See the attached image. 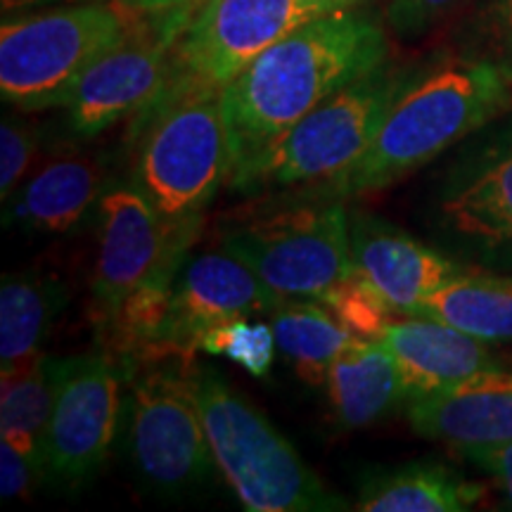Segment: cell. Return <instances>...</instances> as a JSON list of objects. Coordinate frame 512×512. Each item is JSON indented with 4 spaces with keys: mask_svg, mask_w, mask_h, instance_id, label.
<instances>
[{
    "mask_svg": "<svg viewBox=\"0 0 512 512\" xmlns=\"http://www.w3.org/2000/svg\"><path fill=\"white\" fill-rule=\"evenodd\" d=\"M136 10L107 0L12 12L0 27V93L24 112L64 107L88 67L124 38Z\"/></svg>",
    "mask_w": 512,
    "mask_h": 512,
    "instance_id": "cell-7",
    "label": "cell"
},
{
    "mask_svg": "<svg viewBox=\"0 0 512 512\" xmlns=\"http://www.w3.org/2000/svg\"><path fill=\"white\" fill-rule=\"evenodd\" d=\"M463 458L482 467L484 472H489L498 484V489L503 491L505 501L512 508V441L498 446H484V448H465Z\"/></svg>",
    "mask_w": 512,
    "mask_h": 512,
    "instance_id": "cell-31",
    "label": "cell"
},
{
    "mask_svg": "<svg viewBox=\"0 0 512 512\" xmlns=\"http://www.w3.org/2000/svg\"><path fill=\"white\" fill-rule=\"evenodd\" d=\"M36 482H41L36 465L17 446L0 439V494L5 501L29 496Z\"/></svg>",
    "mask_w": 512,
    "mask_h": 512,
    "instance_id": "cell-30",
    "label": "cell"
},
{
    "mask_svg": "<svg viewBox=\"0 0 512 512\" xmlns=\"http://www.w3.org/2000/svg\"><path fill=\"white\" fill-rule=\"evenodd\" d=\"M325 384L332 415L344 430L375 425L406 401L399 366L382 339H351L330 363Z\"/></svg>",
    "mask_w": 512,
    "mask_h": 512,
    "instance_id": "cell-19",
    "label": "cell"
},
{
    "mask_svg": "<svg viewBox=\"0 0 512 512\" xmlns=\"http://www.w3.org/2000/svg\"><path fill=\"white\" fill-rule=\"evenodd\" d=\"M411 69L413 64L384 62L339 88L249 159L228 185L247 195L280 192L294 200L330 183L363 155Z\"/></svg>",
    "mask_w": 512,
    "mask_h": 512,
    "instance_id": "cell-5",
    "label": "cell"
},
{
    "mask_svg": "<svg viewBox=\"0 0 512 512\" xmlns=\"http://www.w3.org/2000/svg\"><path fill=\"white\" fill-rule=\"evenodd\" d=\"M467 3L472 0H387L384 17L394 34L418 38L463 10Z\"/></svg>",
    "mask_w": 512,
    "mask_h": 512,
    "instance_id": "cell-29",
    "label": "cell"
},
{
    "mask_svg": "<svg viewBox=\"0 0 512 512\" xmlns=\"http://www.w3.org/2000/svg\"><path fill=\"white\" fill-rule=\"evenodd\" d=\"M278 302V294L268 290L252 268L226 249L188 254L171 290L164 344L197 351L204 332L214 325L256 313L268 316Z\"/></svg>",
    "mask_w": 512,
    "mask_h": 512,
    "instance_id": "cell-13",
    "label": "cell"
},
{
    "mask_svg": "<svg viewBox=\"0 0 512 512\" xmlns=\"http://www.w3.org/2000/svg\"><path fill=\"white\" fill-rule=\"evenodd\" d=\"M197 392L211 456L242 508L252 512L349 508L342 496L320 482L271 420L235 392L221 373L202 366Z\"/></svg>",
    "mask_w": 512,
    "mask_h": 512,
    "instance_id": "cell-6",
    "label": "cell"
},
{
    "mask_svg": "<svg viewBox=\"0 0 512 512\" xmlns=\"http://www.w3.org/2000/svg\"><path fill=\"white\" fill-rule=\"evenodd\" d=\"M406 415L420 437L465 448L512 441V373L482 370L444 392L406 401Z\"/></svg>",
    "mask_w": 512,
    "mask_h": 512,
    "instance_id": "cell-16",
    "label": "cell"
},
{
    "mask_svg": "<svg viewBox=\"0 0 512 512\" xmlns=\"http://www.w3.org/2000/svg\"><path fill=\"white\" fill-rule=\"evenodd\" d=\"M437 209L446 233L465 247L512 259V128L448 174Z\"/></svg>",
    "mask_w": 512,
    "mask_h": 512,
    "instance_id": "cell-14",
    "label": "cell"
},
{
    "mask_svg": "<svg viewBox=\"0 0 512 512\" xmlns=\"http://www.w3.org/2000/svg\"><path fill=\"white\" fill-rule=\"evenodd\" d=\"M408 399L430 396L482 370L498 368L489 342L427 316L394 318L382 335Z\"/></svg>",
    "mask_w": 512,
    "mask_h": 512,
    "instance_id": "cell-17",
    "label": "cell"
},
{
    "mask_svg": "<svg viewBox=\"0 0 512 512\" xmlns=\"http://www.w3.org/2000/svg\"><path fill=\"white\" fill-rule=\"evenodd\" d=\"M95 216L98 256L91 285V320L95 328H100L114 316L128 294L155 273L176 242L200 240L202 228H166L131 178L107 183Z\"/></svg>",
    "mask_w": 512,
    "mask_h": 512,
    "instance_id": "cell-12",
    "label": "cell"
},
{
    "mask_svg": "<svg viewBox=\"0 0 512 512\" xmlns=\"http://www.w3.org/2000/svg\"><path fill=\"white\" fill-rule=\"evenodd\" d=\"M36 152V128L17 119H3L0 124V197H3V204H8L19 190L22 178L34 164Z\"/></svg>",
    "mask_w": 512,
    "mask_h": 512,
    "instance_id": "cell-28",
    "label": "cell"
},
{
    "mask_svg": "<svg viewBox=\"0 0 512 512\" xmlns=\"http://www.w3.org/2000/svg\"><path fill=\"white\" fill-rule=\"evenodd\" d=\"M197 8L136 10L124 38L88 67L69 95V131L93 138L155 98L176 72L178 43Z\"/></svg>",
    "mask_w": 512,
    "mask_h": 512,
    "instance_id": "cell-9",
    "label": "cell"
},
{
    "mask_svg": "<svg viewBox=\"0 0 512 512\" xmlns=\"http://www.w3.org/2000/svg\"><path fill=\"white\" fill-rule=\"evenodd\" d=\"M460 48L512 69V0H477Z\"/></svg>",
    "mask_w": 512,
    "mask_h": 512,
    "instance_id": "cell-27",
    "label": "cell"
},
{
    "mask_svg": "<svg viewBox=\"0 0 512 512\" xmlns=\"http://www.w3.org/2000/svg\"><path fill=\"white\" fill-rule=\"evenodd\" d=\"M389 62L380 22L342 8L311 19L223 88L228 178L339 88Z\"/></svg>",
    "mask_w": 512,
    "mask_h": 512,
    "instance_id": "cell-1",
    "label": "cell"
},
{
    "mask_svg": "<svg viewBox=\"0 0 512 512\" xmlns=\"http://www.w3.org/2000/svg\"><path fill=\"white\" fill-rule=\"evenodd\" d=\"M427 316L484 342L512 339V278L510 275L463 271L422 304Z\"/></svg>",
    "mask_w": 512,
    "mask_h": 512,
    "instance_id": "cell-23",
    "label": "cell"
},
{
    "mask_svg": "<svg viewBox=\"0 0 512 512\" xmlns=\"http://www.w3.org/2000/svg\"><path fill=\"white\" fill-rule=\"evenodd\" d=\"M351 266L396 316H418L422 304L448 280L463 273L425 242L370 214L349 216Z\"/></svg>",
    "mask_w": 512,
    "mask_h": 512,
    "instance_id": "cell-15",
    "label": "cell"
},
{
    "mask_svg": "<svg viewBox=\"0 0 512 512\" xmlns=\"http://www.w3.org/2000/svg\"><path fill=\"white\" fill-rule=\"evenodd\" d=\"M337 0H204L178 43V67L207 86L226 88L261 53L328 12Z\"/></svg>",
    "mask_w": 512,
    "mask_h": 512,
    "instance_id": "cell-10",
    "label": "cell"
},
{
    "mask_svg": "<svg viewBox=\"0 0 512 512\" xmlns=\"http://www.w3.org/2000/svg\"><path fill=\"white\" fill-rule=\"evenodd\" d=\"M221 247L280 299L323 302L354 271L342 200H285L271 214L228 228Z\"/></svg>",
    "mask_w": 512,
    "mask_h": 512,
    "instance_id": "cell-8",
    "label": "cell"
},
{
    "mask_svg": "<svg viewBox=\"0 0 512 512\" xmlns=\"http://www.w3.org/2000/svg\"><path fill=\"white\" fill-rule=\"evenodd\" d=\"M105 188L100 159L86 152H69L43 164L12 195L5 223H17L38 233H69L98 209Z\"/></svg>",
    "mask_w": 512,
    "mask_h": 512,
    "instance_id": "cell-18",
    "label": "cell"
},
{
    "mask_svg": "<svg viewBox=\"0 0 512 512\" xmlns=\"http://www.w3.org/2000/svg\"><path fill=\"white\" fill-rule=\"evenodd\" d=\"M69 290L53 275L24 271L0 283V370L3 375L29 366L43 354L57 316L67 309Z\"/></svg>",
    "mask_w": 512,
    "mask_h": 512,
    "instance_id": "cell-20",
    "label": "cell"
},
{
    "mask_svg": "<svg viewBox=\"0 0 512 512\" xmlns=\"http://www.w3.org/2000/svg\"><path fill=\"white\" fill-rule=\"evenodd\" d=\"M337 3H349V5H354L356 0H337Z\"/></svg>",
    "mask_w": 512,
    "mask_h": 512,
    "instance_id": "cell-35",
    "label": "cell"
},
{
    "mask_svg": "<svg viewBox=\"0 0 512 512\" xmlns=\"http://www.w3.org/2000/svg\"><path fill=\"white\" fill-rule=\"evenodd\" d=\"M117 3L126 5V8H131V10H138V0H117Z\"/></svg>",
    "mask_w": 512,
    "mask_h": 512,
    "instance_id": "cell-34",
    "label": "cell"
},
{
    "mask_svg": "<svg viewBox=\"0 0 512 512\" xmlns=\"http://www.w3.org/2000/svg\"><path fill=\"white\" fill-rule=\"evenodd\" d=\"M204 0H138V10H171V8H197Z\"/></svg>",
    "mask_w": 512,
    "mask_h": 512,
    "instance_id": "cell-33",
    "label": "cell"
},
{
    "mask_svg": "<svg viewBox=\"0 0 512 512\" xmlns=\"http://www.w3.org/2000/svg\"><path fill=\"white\" fill-rule=\"evenodd\" d=\"M200 349L211 356L230 358L254 377H266L275 361V335L271 323L233 318L204 332Z\"/></svg>",
    "mask_w": 512,
    "mask_h": 512,
    "instance_id": "cell-25",
    "label": "cell"
},
{
    "mask_svg": "<svg viewBox=\"0 0 512 512\" xmlns=\"http://www.w3.org/2000/svg\"><path fill=\"white\" fill-rule=\"evenodd\" d=\"M57 3H88V0H3V12H27L41 5H57Z\"/></svg>",
    "mask_w": 512,
    "mask_h": 512,
    "instance_id": "cell-32",
    "label": "cell"
},
{
    "mask_svg": "<svg viewBox=\"0 0 512 512\" xmlns=\"http://www.w3.org/2000/svg\"><path fill=\"white\" fill-rule=\"evenodd\" d=\"M121 377L110 354L67 356L48 427L46 482L74 491L98 475L117 439Z\"/></svg>",
    "mask_w": 512,
    "mask_h": 512,
    "instance_id": "cell-11",
    "label": "cell"
},
{
    "mask_svg": "<svg viewBox=\"0 0 512 512\" xmlns=\"http://www.w3.org/2000/svg\"><path fill=\"white\" fill-rule=\"evenodd\" d=\"M200 368L195 351L181 347H157L119 368L128 458L164 498L202 489L216 467L200 413Z\"/></svg>",
    "mask_w": 512,
    "mask_h": 512,
    "instance_id": "cell-4",
    "label": "cell"
},
{
    "mask_svg": "<svg viewBox=\"0 0 512 512\" xmlns=\"http://www.w3.org/2000/svg\"><path fill=\"white\" fill-rule=\"evenodd\" d=\"M512 112V69L458 48L413 64L375 138L349 169L294 200H347L401 181Z\"/></svg>",
    "mask_w": 512,
    "mask_h": 512,
    "instance_id": "cell-2",
    "label": "cell"
},
{
    "mask_svg": "<svg viewBox=\"0 0 512 512\" xmlns=\"http://www.w3.org/2000/svg\"><path fill=\"white\" fill-rule=\"evenodd\" d=\"M323 304L351 335L361 339H382L384 330L396 316L392 306L354 271L323 299Z\"/></svg>",
    "mask_w": 512,
    "mask_h": 512,
    "instance_id": "cell-26",
    "label": "cell"
},
{
    "mask_svg": "<svg viewBox=\"0 0 512 512\" xmlns=\"http://www.w3.org/2000/svg\"><path fill=\"white\" fill-rule=\"evenodd\" d=\"M268 318L280 354L294 373L316 387L325 384L330 363L354 339L328 306L313 299H280Z\"/></svg>",
    "mask_w": 512,
    "mask_h": 512,
    "instance_id": "cell-24",
    "label": "cell"
},
{
    "mask_svg": "<svg viewBox=\"0 0 512 512\" xmlns=\"http://www.w3.org/2000/svg\"><path fill=\"white\" fill-rule=\"evenodd\" d=\"M67 358L41 354L29 366L3 375L0 392V439L10 441L36 465L46 482L48 427Z\"/></svg>",
    "mask_w": 512,
    "mask_h": 512,
    "instance_id": "cell-22",
    "label": "cell"
},
{
    "mask_svg": "<svg viewBox=\"0 0 512 512\" xmlns=\"http://www.w3.org/2000/svg\"><path fill=\"white\" fill-rule=\"evenodd\" d=\"M484 489L441 463H408L370 475L356 510L363 512H463L482 501Z\"/></svg>",
    "mask_w": 512,
    "mask_h": 512,
    "instance_id": "cell-21",
    "label": "cell"
},
{
    "mask_svg": "<svg viewBox=\"0 0 512 512\" xmlns=\"http://www.w3.org/2000/svg\"><path fill=\"white\" fill-rule=\"evenodd\" d=\"M131 181L171 230L202 228L204 209L228 181L223 88L176 72L133 114L126 136Z\"/></svg>",
    "mask_w": 512,
    "mask_h": 512,
    "instance_id": "cell-3",
    "label": "cell"
}]
</instances>
